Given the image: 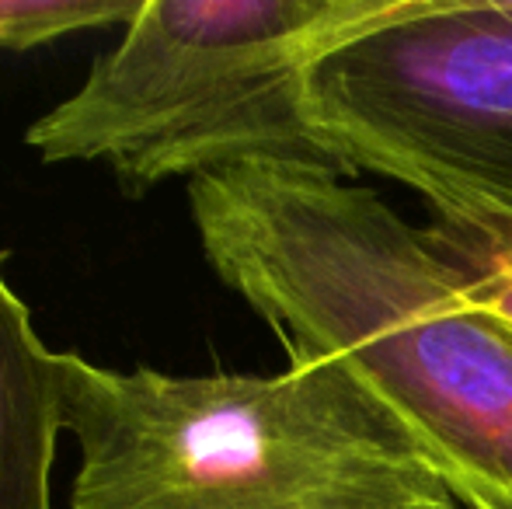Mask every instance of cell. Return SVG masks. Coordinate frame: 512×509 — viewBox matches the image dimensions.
I'll list each match as a JSON object with an SVG mask.
<instances>
[{"mask_svg":"<svg viewBox=\"0 0 512 509\" xmlns=\"http://www.w3.org/2000/svg\"><path fill=\"white\" fill-rule=\"evenodd\" d=\"M140 0H0V49H35L84 28L126 25Z\"/></svg>","mask_w":512,"mask_h":509,"instance_id":"7","label":"cell"},{"mask_svg":"<svg viewBox=\"0 0 512 509\" xmlns=\"http://www.w3.org/2000/svg\"><path fill=\"white\" fill-rule=\"evenodd\" d=\"M307 116L345 175L512 217V0H398L310 67Z\"/></svg>","mask_w":512,"mask_h":509,"instance_id":"4","label":"cell"},{"mask_svg":"<svg viewBox=\"0 0 512 509\" xmlns=\"http://www.w3.org/2000/svg\"><path fill=\"white\" fill-rule=\"evenodd\" d=\"M70 509H464L411 433L335 360L175 377L60 353Z\"/></svg>","mask_w":512,"mask_h":509,"instance_id":"2","label":"cell"},{"mask_svg":"<svg viewBox=\"0 0 512 509\" xmlns=\"http://www.w3.org/2000/svg\"><path fill=\"white\" fill-rule=\"evenodd\" d=\"M394 4L140 0L115 49L25 143L53 164L108 161L133 196L269 157L338 168L310 126L307 74Z\"/></svg>","mask_w":512,"mask_h":509,"instance_id":"3","label":"cell"},{"mask_svg":"<svg viewBox=\"0 0 512 509\" xmlns=\"http://www.w3.org/2000/svg\"><path fill=\"white\" fill-rule=\"evenodd\" d=\"M432 245L460 272L467 297L512 335V217L460 199H422Z\"/></svg>","mask_w":512,"mask_h":509,"instance_id":"6","label":"cell"},{"mask_svg":"<svg viewBox=\"0 0 512 509\" xmlns=\"http://www.w3.org/2000/svg\"><path fill=\"white\" fill-rule=\"evenodd\" d=\"M209 269L290 360L345 367L464 509H512V335L373 189L321 161H241L189 182Z\"/></svg>","mask_w":512,"mask_h":509,"instance_id":"1","label":"cell"},{"mask_svg":"<svg viewBox=\"0 0 512 509\" xmlns=\"http://www.w3.org/2000/svg\"><path fill=\"white\" fill-rule=\"evenodd\" d=\"M56 363L0 262V509H53L49 475L67 433Z\"/></svg>","mask_w":512,"mask_h":509,"instance_id":"5","label":"cell"}]
</instances>
